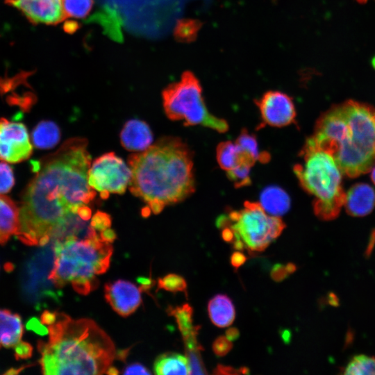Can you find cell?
<instances>
[{"label":"cell","instance_id":"7","mask_svg":"<svg viewBox=\"0 0 375 375\" xmlns=\"http://www.w3.org/2000/svg\"><path fill=\"white\" fill-rule=\"evenodd\" d=\"M163 107L167 117L183 120L185 126L201 125L219 133L228 129L227 122L208 110L201 85L190 72H184L179 81L167 87L162 92Z\"/></svg>","mask_w":375,"mask_h":375},{"label":"cell","instance_id":"33","mask_svg":"<svg viewBox=\"0 0 375 375\" xmlns=\"http://www.w3.org/2000/svg\"><path fill=\"white\" fill-rule=\"evenodd\" d=\"M249 373V369L247 367L234 368L231 366L222 364H218L213 370V374H247Z\"/></svg>","mask_w":375,"mask_h":375},{"label":"cell","instance_id":"40","mask_svg":"<svg viewBox=\"0 0 375 375\" xmlns=\"http://www.w3.org/2000/svg\"><path fill=\"white\" fill-rule=\"evenodd\" d=\"M375 247V228H374L369 235V241L365 251V256L369 258Z\"/></svg>","mask_w":375,"mask_h":375},{"label":"cell","instance_id":"36","mask_svg":"<svg viewBox=\"0 0 375 375\" xmlns=\"http://www.w3.org/2000/svg\"><path fill=\"white\" fill-rule=\"evenodd\" d=\"M247 259V256L243 253L235 251L231 256L230 262L231 265L237 269L246 262Z\"/></svg>","mask_w":375,"mask_h":375},{"label":"cell","instance_id":"27","mask_svg":"<svg viewBox=\"0 0 375 375\" xmlns=\"http://www.w3.org/2000/svg\"><path fill=\"white\" fill-rule=\"evenodd\" d=\"M64 12L67 17L83 18L90 11L92 0H62Z\"/></svg>","mask_w":375,"mask_h":375},{"label":"cell","instance_id":"9","mask_svg":"<svg viewBox=\"0 0 375 375\" xmlns=\"http://www.w3.org/2000/svg\"><path fill=\"white\" fill-rule=\"evenodd\" d=\"M131 178L129 166L113 152L97 158L88 171V183L102 199H106L110 193L123 194Z\"/></svg>","mask_w":375,"mask_h":375},{"label":"cell","instance_id":"11","mask_svg":"<svg viewBox=\"0 0 375 375\" xmlns=\"http://www.w3.org/2000/svg\"><path fill=\"white\" fill-rule=\"evenodd\" d=\"M262 124L283 127L295 122L294 103L288 94L279 91H269L256 101Z\"/></svg>","mask_w":375,"mask_h":375},{"label":"cell","instance_id":"4","mask_svg":"<svg viewBox=\"0 0 375 375\" xmlns=\"http://www.w3.org/2000/svg\"><path fill=\"white\" fill-rule=\"evenodd\" d=\"M310 138L343 174H366L375 165V107L351 99L333 105L320 115Z\"/></svg>","mask_w":375,"mask_h":375},{"label":"cell","instance_id":"6","mask_svg":"<svg viewBox=\"0 0 375 375\" xmlns=\"http://www.w3.org/2000/svg\"><path fill=\"white\" fill-rule=\"evenodd\" d=\"M299 155L302 161L293 171L302 188L315 198V215L324 221L336 219L345 201L342 172L333 157L310 138Z\"/></svg>","mask_w":375,"mask_h":375},{"label":"cell","instance_id":"23","mask_svg":"<svg viewBox=\"0 0 375 375\" xmlns=\"http://www.w3.org/2000/svg\"><path fill=\"white\" fill-rule=\"evenodd\" d=\"M167 312L175 318L183 338L199 333L201 326L193 325V309L188 303L176 307L169 306Z\"/></svg>","mask_w":375,"mask_h":375},{"label":"cell","instance_id":"39","mask_svg":"<svg viewBox=\"0 0 375 375\" xmlns=\"http://www.w3.org/2000/svg\"><path fill=\"white\" fill-rule=\"evenodd\" d=\"M57 319V312H50L45 310L41 315V322L46 325H50L53 324Z\"/></svg>","mask_w":375,"mask_h":375},{"label":"cell","instance_id":"22","mask_svg":"<svg viewBox=\"0 0 375 375\" xmlns=\"http://www.w3.org/2000/svg\"><path fill=\"white\" fill-rule=\"evenodd\" d=\"M60 138L58 126L51 121L40 122L32 132L33 144L39 149H50L55 147Z\"/></svg>","mask_w":375,"mask_h":375},{"label":"cell","instance_id":"30","mask_svg":"<svg viewBox=\"0 0 375 375\" xmlns=\"http://www.w3.org/2000/svg\"><path fill=\"white\" fill-rule=\"evenodd\" d=\"M15 185L12 167L7 162H0V194L9 192Z\"/></svg>","mask_w":375,"mask_h":375},{"label":"cell","instance_id":"47","mask_svg":"<svg viewBox=\"0 0 375 375\" xmlns=\"http://www.w3.org/2000/svg\"><path fill=\"white\" fill-rule=\"evenodd\" d=\"M371 179L375 185V165L371 169Z\"/></svg>","mask_w":375,"mask_h":375},{"label":"cell","instance_id":"10","mask_svg":"<svg viewBox=\"0 0 375 375\" xmlns=\"http://www.w3.org/2000/svg\"><path fill=\"white\" fill-rule=\"evenodd\" d=\"M33 145L26 126L0 118V161L18 163L32 154Z\"/></svg>","mask_w":375,"mask_h":375},{"label":"cell","instance_id":"1","mask_svg":"<svg viewBox=\"0 0 375 375\" xmlns=\"http://www.w3.org/2000/svg\"><path fill=\"white\" fill-rule=\"evenodd\" d=\"M91 156L84 138L65 141L36 165L19 206L16 237L29 246H44L58 238L64 227L78 218L96 192L88 183Z\"/></svg>","mask_w":375,"mask_h":375},{"label":"cell","instance_id":"15","mask_svg":"<svg viewBox=\"0 0 375 375\" xmlns=\"http://www.w3.org/2000/svg\"><path fill=\"white\" fill-rule=\"evenodd\" d=\"M344 206L353 217H364L375 208V190L367 183H357L346 192Z\"/></svg>","mask_w":375,"mask_h":375},{"label":"cell","instance_id":"12","mask_svg":"<svg viewBox=\"0 0 375 375\" xmlns=\"http://www.w3.org/2000/svg\"><path fill=\"white\" fill-rule=\"evenodd\" d=\"M34 24H56L66 19L62 0H6Z\"/></svg>","mask_w":375,"mask_h":375},{"label":"cell","instance_id":"2","mask_svg":"<svg viewBox=\"0 0 375 375\" xmlns=\"http://www.w3.org/2000/svg\"><path fill=\"white\" fill-rule=\"evenodd\" d=\"M131 171L129 190L151 212L159 214L163 208L183 201L195 190L192 153L180 138L165 137L142 153L128 159Z\"/></svg>","mask_w":375,"mask_h":375},{"label":"cell","instance_id":"16","mask_svg":"<svg viewBox=\"0 0 375 375\" xmlns=\"http://www.w3.org/2000/svg\"><path fill=\"white\" fill-rule=\"evenodd\" d=\"M122 146L131 151H141L151 146L153 135L149 125L139 119L128 121L120 133Z\"/></svg>","mask_w":375,"mask_h":375},{"label":"cell","instance_id":"21","mask_svg":"<svg viewBox=\"0 0 375 375\" xmlns=\"http://www.w3.org/2000/svg\"><path fill=\"white\" fill-rule=\"evenodd\" d=\"M260 204L268 214L278 216L284 214L290 208V199L281 189L271 187L267 188L260 197Z\"/></svg>","mask_w":375,"mask_h":375},{"label":"cell","instance_id":"19","mask_svg":"<svg viewBox=\"0 0 375 375\" xmlns=\"http://www.w3.org/2000/svg\"><path fill=\"white\" fill-rule=\"evenodd\" d=\"M217 160L220 167L228 172L237 166L246 164L252 167L256 162L244 153L235 142H222L217 147Z\"/></svg>","mask_w":375,"mask_h":375},{"label":"cell","instance_id":"24","mask_svg":"<svg viewBox=\"0 0 375 375\" xmlns=\"http://www.w3.org/2000/svg\"><path fill=\"white\" fill-rule=\"evenodd\" d=\"M247 155L262 163L267 162L270 156L267 152L259 151L258 142L254 135L243 129L235 142Z\"/></svg>","mask_w":375,"mask_h":375},{"label":"cell","instance_id":"14","mask_svg":"<svg viewBox=\"0 0 375 375\" xmlns=\"http://www.w3.org/2000/svg\"><path fill=\"white\" fill-rule=\"evenodd\" d=\"M24 326L20 316L8 310L0 309V349L15 348L21 358L31 356L32 347L22 341Z\"/></svg>","mask_w":375,"mask_h":375},{"label":"cell","instance_id":"48","mask_svg":"<svg viewBox=\"0 0 375 375\" xmlns=\"http://www.w3.org/2000/svg\"><path fill=\"white\" fill-rule=\"evenodd\" d=\"M360 3H365L367 1V0H357Z\"/></svg>","mask_w":375,"mask_h":375},{"label":"cell","instance_id":"5","mask_svg":"<svg viewBox=\"0 0 375 375\" xmlns=\"http://www.w3.org/2000/svg\"><path fill=\"white\" fill-rule=\"evenodd\" d=\"M53 251L48 279L59 288L71 283L76 292L87 295L98 287L96 276L109 268L113 247L95 233L81 240L74 235L57 239Z\"/></svg>","mask_w":375,"mask_h":375},{"label":"cell","instance_id":"29","mask_svg":"<svg viewBox=\"0 0 375 375\" xmlns=\"http://www.w3.org/2000/svg\"><path fill=\"white\" fill-rule=\"evenodd\" d=\"M251 166L242 164L226 172L228 178L234 183L235 187L248 185L251 183L249 177Z\"/></svg>","mask_w":375,"mask_h":375},{"label":"cell","instance_id":"41","mask_svg":"<svg viewBox=\"0 0 375 375\" xmlns=\"http://www.w3.org/2000/svg\"><path fill=\"white\" fill-rule=\"evenodd\" d=\"M31 328L40 335H46L48 333V328L41 325L37 319H34L31 322Z\"/></svg>","mask_w":375,"mask_h":375},{"label":"cell","instance_id":"46","mask_svg":"<svg viewBox=\"0 0 375 375\" xmlns=\"http://www.w3.org/2000/svg\"><path fill=\"white\" fill-rule=\"evenodd\" d=\"M119 373V372L118 371V369L116 367H112V366H110L108 369H107V371L106 372V374H109V375H117Z\"/></svg>","mask_w":375,"mask_h":375},{"label":"cell","instance_id":"8","mask_svg":"<svg viewBox=\"0 0 375 375\" xmlns=\"http://www.w3.org/2000/svg\"><path fill=\"white\" fill-rule=\"evenodd\" d=\"M218 228H229L234 240H242L251 251H263L276 240L285 224L278 216L268 214L260 203L246 201L242 208L219 215L215 222Z\"/></svg>","mask_w":375,"mask_h":375},{"label":"cell","instance_id":"32","mask_svg":"<svg viewBox=\"0 0 375 375\" xmlns=\"http://www.w3.org/2000/svg\"><path fill=\"white\" fill-rule=\"evenodd\" d=\"M212 348L216 356L222 357L226 355L232 349L233 344L226 336L221 335L215 340Z\"/></svg>","mask_w":375,"mask_h":375},{"label":"cell","instance_id":"28","mask_svg":"<svg viewBox=\"0 0 375 375\" xmlns=\"http://www.w3.org/2000/svg\"><path fill=\"white\" fill-rule=\"evenodd\" d=\"M185 349L190 367V374H207L208 372L201 355V351L203 349L199 348Z\"/></svg>","mask_w":375,"mask_h":375},{"label":"cell","instance_id":"20","mask_svg":"<svg viewBox=\"0 0 375 375\" xmlns=\"http://www.w3.org/2000/svg\"><path fill=\"white\" fill-rule=\"evenodd\" d=\"M157 375L190 374L187 357L177 353H165L157 357L153 364Z\"/></svg>","mask_w":375,"mask_h":375},{"label":"cell","instance_id":"26","mask_svg":"<svg viewBox=\"0 0 375 375\" xmlns=\"http://www.w3.org/2000/svg\"><path fill=\"white\" fill-rule=\"evenodd\" d=\"M185 279L176 274H169L158 278V289H163L173 293L183 292L188 297Z\"/></svg>","mask_w":375,"mask_h":375},{"label":"cell","instance_id":"44","mask_svg":"<svg viewBox=\"0 0 375 375\" xmlns=\"http://www.w3.org/2000/svg\"><path fill=\"white\" fill-rule=\"evenodd\" d=\"M328 303L333 306H338L339 305V299L335 294L330 292L328 294Z\"/></svg>","mask_w":375,"mask_h":375},{"label":"cell","instance_id":"38","mask_svg":"<svg viewBox=\"0 0 375 375\" xmlns=\"http://www.w3.org/2000/svg\"><path fill=\"white\" fill-rule=\"evenodd\" d=\"M99 236L103 241L108 243L114 242L117 238L116 233L110 228L100 231Z\"/></svg>","mask_w":375,"mask_h":375},{"label":"cell","instance_id":"17","mask_svg":"<svg viewBox=\"0 0 375 375\" xmlns=\"http://www.w3.org/2000/svg\"><path fill=\"white\" fill-rule=\"evenodd\" d=\"M19 223V207L10 198L0 194V244L15 235Z\"/></svg>","mask_w":375,"mask_h":375},{"label":"cell","instance_id":"25","mask_svg":"<svg viewBox=\"0 0 375 375\" xmlns=\"http://www.w3.org/2000/svg\"><path fill=\"white\" fill-rule=\"evenodd\" d=\"M343 374L375 375V357L363 354L353 356L342 369Z\"/></svg>","mask_w":375,"mask_h":375},{"label":"cell","instance_id":"3","mask_svg":"<svg viewBox=\"0 0 375 375\" xmlns=\"http://www.w3.org/2000/svg\"><path fill=\"white\" fill-rule=\"evenodd\" d=\"M48 331L47 342H38L44 374H102L116 356L112 340L92 319L57 312Z\"/></svg>","mask_w":375,"mask_h":375},{"label":"cell","instance_id":"43","mask_svg":"<svg viewBox=\"0 0 375 375\" xmlns=\"http://www.w3.org/2000/svg\"><path fill=\"white\" fill-rule=\"evenodd\" d=\"M226 337L231 342L235 341L240 336V331L237 328L231 327L226 330Z\"/></svg>","mask_w":375,"mask_h":375},{"label":"cell","instance_id":"13","mask_svg":"<svg viewBox=\"0 0 375 375\" xmlns=\"http://www.w3.org/2000/svg\"><path fill=\"white\" fill-rule=\"evenodd\" d=\"M141 290L134 283L122 279L106 283L104 297L113 310L122 317L133 314L142 303Z\"/></svg>","mask_w":375,"mask_h":375},{"label":"cell","instance_id":"34","mask_svg":"<svg viewBox=\"0 0 375 375\" xmlns=\"http://www.w3.org/2000/svg\"><path fill=\"white\" fill-rule=\"evenodd\" d=\"M290 275L283 264H275L270 272L271 278L276 282H281L285 280Z\"/></svg>","mask_w":375,"mask_h":375},{"label":"cell","instance_id":"42","mask_svg":"<svg viewBox=\"0 0 375 375\" xmlns=\"http://www.w3.org/2000/svg\"><path fill=\"white\" fill-rule=\"evenodd\" d=\"M221 230L222 239L226 242L232 243L234 240L233 231L228 227L223 228Z\"/></svg>","mask_w":375,"mask_h":375},{"label":"cell","instance_id":"18","mask_svg":"<svg viewBox=\"0 0 375 375\" xmlns=\"http://www.w3.org/2000/svg\"><path fill=\"white\" fill-rule=\"evenodd\" d=\"M208 312L212 324L221 328L232 324L235 317V310L232 300L223 294H216L210 299Z\"/></svg>","mask_w":375,"mask_h":375},{"label":"cell","instance_id":"45","mask_svg":"<svg viewBox=\"0 0 375 375\" xmlns=\"http://www.w3.org/2000/svg\"><path fill=\"white\" fill-rule=\"evenodd\" d=\"M286 270L289 274L294 273L297 270V266L292 262H288L285 265Z\"/></svg>","mask_w":375,"mask_h":375},{"label":"cell","instance_id":"37","mask_svg":"<svg viewBox=\"0 0 375 375\" xmlns=\"http://www.w3.org/2000/svg\"><path fill=\"white\" fill-rule=\"evenodd\" d=\"M136 281L140 284L139 288L141 292H148L156 283L155 281L151 276L149 278L139 276Z\"/></svg>","mask_w":375,"mask_h":375},{"label":"cell","instance_id":"35","mask_svg":"<svg viewBox=\"0 0 375 375\" xmlns=\"http://www.w3.org/2000/svg\"><path fill=\"white\" fill-rule=\"evenodd\" d=\"M123 374H151V373L142 364L139 362L131 363L124 369Z\"/></svg>","mask_w":375,"mask_h":375},{"label":"cell","instance_id":"31","mask_svg":"<svg viewBox=\"0 0 375 375\" xmlns=\"http://www.w3.org/2000/svg\"><path fill=\"white\" fill-rule=\"evenodd\" d=\"M111 224V217L108 214L97 211L92 217L90 226L96 231H101L110 228Z\"/></svg>","mask_w":375,"mask_h":375}]
</instances>
